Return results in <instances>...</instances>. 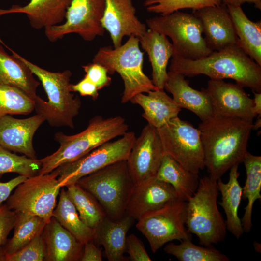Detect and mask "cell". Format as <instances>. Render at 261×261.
Masks as SVG:
<instances>
[{"instance_id":"cell-3","label":"cell","mask_w":261,"mask_h":261,"mask_svg":"<svg viewBox=\"0 0 261 261\" xmlns=\"http://www.w3.org/2000/svg\"><path fill=\"white\" fill-rule=\"evenodd\" d=\"M12 54L23 62L41 81L47 94L48 101L37 96L34 99L36 113L43 116L51 127L74 128V119L78 115L81 101L70 89L72 73L69 70L53 72L31 62L11 49L1 39Z\"/></svg>"},{"instance_id":"cell-16","label":"cell","mask_w":261,"mask_h":261,"mask_svg":"<svg viewBox=\"0 0 261 261\" xmlns=\"http://www.w3.org/2000/svg\"><path fill=\"white\" fill-rule=\"evenodd\" d=\"M102 24L109 32L114 48L122 44L125 36L139 38L147 30L136 15L132 0H105Z\"/></svg>"},{"instance_id":"cell-25","label":"cell","mask_w":261,"mask_h":261,"mask_svg":"<svg viewBox=\"0 0 261 261\" xmlns=\"http://www.w3.org/2000/svg\"><path fill=\"white\" fill-rule=\"evenodd\" d=\"M146 93H139L130 102L142 107L144 111L142 116L148 124L159 129L178 116L181 108L164 89L151 90Z\"/></svg>"},{"instance_id":"cell-28","label":"cell","mask_w":261,"mask_h":261,"mask_svg":"<svg viewBox=\"0 0 261 261\" xmlns=\"http://www.w3.org/2000/svg\"><path fill=\"white\" fill-rule=\"evenodd\" d=\"M0 84L15 87L33 100L40 82L30 70L13 55H9L0 44Z\"/></svg>"},{"instance_id":"cell-14","label":"cell","mask_w":261,"mask_h":261,"mask_svg":"<svg viewBox=\"0 0 261 261\" xmlns=\"http://www.w3.org/2000/svg\"><path fill=\"white\" fill-rule=\"evenodd\" d=\"M165 154L157 129L147 124L136 138L126 159L134 184L155 177Z\"/></svg>"},{"instance_id":"cell-41","label":"cell","mask_w":261,"mask_h":261,"mask_svg":"<svg viewBox=\"0 0 261 261\" xmlns=\"http://www.w3.org/2000/svg\"><path fill=\"white\" fill-rule=\"evenodd\" d=\"M125 252L132 261H151L152 260L147 253L143 243L134 234L126 237Z\"/></svg>"},{"instance_id":"cell-36","label":"cell","mask_w":261,"mask_h":261,"mask_svg":"<svg viewBox=\"0 0 261 261\" xmlns=\"http://www.w3.org/2000/svg\"><path fill=\"white\" fill-rule=\"evenodd\" d=\"M41 167L40 160L17 155L0 145V174L15 173L29 177L38 174Z\"/></svg>"},{"instance_id":"cell-40","label":"cell","mask_w":261,"mask_h":261,"mask_svg":"<svg viewBox=\"0 0 261 261\" xmlns=\"http://www.w3.org/2000/svg\"><path fill=\"white\" fill-rule=\"evenodd\" d=\"M17 217V213L9 208L6 203L0 206V248L5 244L14 228Z\"/></svg>"},{"instance_id":"cell-38","label":"cell","mask_w":261,"mask_h":261,"mask_svg":"<svg viewBox=\"0 0 261 261\" xmlns=\"http://www.w3.org/2000/svg\"><path fill=\"white\" fill-rule=\"evenodd\" d=\"M46 255L45 244L42 235L33 238L17 251L4 255L1 261H43Z\"/></svg>"},{"instance_id":"cell-30","label":"cell","mask_w":261,"mask_h":261,"mask_svg":"<svg viewBox=\"0 0 261 261\" xmlns=\"http://www.w3.org/2000/svg\"><path fill=\"white\" fill-rule=\"evenodd\" d=\"M242 162L246 171V180L242 188V197L247 200L245 213L241 220L244 232L248 233L252 228V213L254 203L261 200V157L247 151Z\"/></svg>"},{"instance_id":"cell-37","label":"cell","mask_w":261,"mask_h":261,"mask_svg":"<svg viewBox=\"0 0 261 261\" xmlns=\"http://www.w3.org/2000/svg\"><path fill=\"white\" fill-rule=\"evenodd\" d=\"M221 3V0H146L144 5L149 12L166 15L181 9L193 11Z\"/></svg>"},{"instance_id":"cell-31","label":"cell","mask_w":261,"mask_h":261,"mask_svg":"<svg viewBox=\"0 0 261 261\" xmlns=\"http://www.w3.org/2000/svg\"><path fill=\"white\" fill-rule=\"evenodd\" d=\"M52 217L83 244L95 239V229L88 226L81 219L67 191L63 188L61 190L59 201L53 212Z\"/></svg>"},{"instance_id":"cell-2","label":"cell","mask_w":261,"mask_h":261,"mask_svg":"<svg viewBox=\"0 0 261 261\" xmlns=\"http://www.w3.org/2000/svg\"><path fill=\"white\" fill-rule=\"evenodd\" d=\"M169 70L185 77L203 74L213 80L232 79L243 88L261 92V66L251 59L239 44L213 51L196 60L172 57Z\"/></svg>"},{"instance_id":"cell-5","label":"cell","mask_w":261,"mask_h":261,"mask_svg":"<svg viewBox=\"0 0 261 261\" xmlns=\"http://www.w3.org/2000/svg\"><path fill=\"white\" fill-rule=\"evenodd\" d=\"M219 193L218 180L204 176L199 178L196 192L187 201L186 227L205 246H213L226 237V222L217 204Z\"/></svg>"},{"instance_id":"cell-44","label":"cell","mask_w":261,"mask_h":261,"mask_svg":"<svg viewBox=\"0 0 261 261\" xmlns=\"http://www.w3.org/2000/svg\"><path fill=\"white\" fill-rule=\"evenodd\" d=\"M80 261H102L101 249L95 246L93 240L87 241L84 244L83 253Z\"/></svg>"},{"instance_id":"cell-26","label":"cell","mask_w":261,"mask_h":261,"mask_svg":"<svg viewBox=\"0 0 261 261\" xmlns=\"http://www.w3.org/2000/svg\"><path fill=\"white\" fill-rule=\"evenodd\" d=\"M239 164L230 169L229 178L227 183L220 179L218 180L219 191L221 195V202L219 204L223 208L226 216L227 230L236 238L239 239L244 231L238 210L242 198V188L238 178Z\"/></svg>"},{"instance_id":"cell-20","label":"cell","mask_w":261,"mask_h":261,"mask_svg":"<svg viewBox=\"0 0 261 261\" xmlns=\"http://www.w3.org/2000/svg\"><path fill=\"white\" fill-rule=\"evenodd\" d=\"M164 88L172 95L173 100L180 108L194 113L202 121L214 116L211 102L205 89L202 88L201 91L194 89L183 74L168 72Z\"/></svg>"},{"instance_id":"cell-12","label":"cell","mask_w":261,"mask_h":261,"mask_svg":"<svg viewBox=\"0 0 261 261\" xmlns=\"http://www.w3.org/2000/svg\"><path fill=\"white\" fill-rule=\"evenodd\" d=\"M157 129L166 154L193 173L198 174L204 168L198 129L177 116Z\"/></svg>"},{"instance_id":"cell-35","label":"cell","mask_w":261,"mask_h":261,"mask_svg":"<svg viewBox=\"0 0 261 261\" xmlns=\"http://www.w3.org/2000/svg\"><path fill=\"white\" fill-rule=\"evenodd\" d=\"M34 109V100L23 91L0 84V118L7 115H28Z\"/></svg>"},{"instance_id":"cell-4","label":"cell","mask_w":261,"mask_h":261,"mask_svg":"<svg viewBox=\"0 0 261 261\" xmlns=\"http://www.w3.org/2000/svg\"><path fill=\"white\" fill-rule=\"evenodd\" d=\"M128 130V125L120 116L104 118L97 115L90 119L87 128L78 133L68 135L57 132L54 139L59 147L40 159L38 174L50 173L63 164L74 161L103 144L122 136Z\"/></svg>"},{"instance_id":"cell-11","label":"cell","mask_w":261,"mask_h":261,"mask_svg":"<svg viewBox=\"0 0 261 261\" xmlns=\"http://www.w3.org/2000/svg\"><path fill=\"white\" fill-rule=\"evenodd\" d=\"M127 131L115 141L100 145L80 158L63 164L55 170L61 188L75 184L80 178L116 161L126 160L136 139Z\"/></svg>"},{"instance_id":"cell-45","label":"cell","mask_w":261,"mask_h":261,"mask_svg":"<svg viewBox=\"0 0 261 261\" xmlns=\"http://www.w3.org/2000/svg\"><path fill=\"white\" fill-rule=\"evenodd\" d=\"M222 3L225 5H231L241 6L242 4L247 2L253 3L255 7L259 10L261 9V0H221Z\"/></svg>"},{"instance_id":"cell-9","label":"cell","mask_w":261,"mask_h":261,"mask_svg":"<svg viewBox=\"0 0 261 261\" xmlns=\"http://www.w3.org/2000/svg\"><path fill=\"white\" fill-rule=\"evenodd\" d=\"M187 207V201L178 199L137 220L136 227L147 239L153 253L171 241L191 240L186 227Z\"/></svg>"},{"instance_id":"cell-21","label":"cell","mask_w":261,"mask_h":261,"mask_svg":"<svg viewBox=\"0 0 261 261\" xmlns=\"http://www.w3.org/2000/svg\"><path fill=\"white\" fill-rule=\"evenodd\" d=\"M72 0H30L26 5H14L8 9H0V16L12 13L24 14L30 26L44 29L63 23Z\"/></svg>"},{"instance_id":"cell-29","label":"cell","mask_w":261,"mask_h":261,"mask_svg":"<svg viewBox=\"0 0 261 261\" xmlns=\"http://www.w3.org/2000/svg\"><path fill=\"white\" fill-rule=\"evenodd\" d=\"M156 177L171 185L178 198L188 200L196 192L199 185L198 174L193 173L165 154Z\"/></svg>"},{"instance_id":"cell-43","label":"cell","mask_w":261,"mask_h":261,"mask_svg":"<svg viewBox=\"0 0 261 261\" xmlns=\"http://www.w3.org/2000/svg\"><path fill=\"white\" fill-rule=\"evenodd\" d=\"M28 177L23 175L19 176L6 182H0V206L7 201L12 191Z\"/></svg>"},{"instance_id":"cell-17","label":"cell","mask_w":261,"mask_h":261,"mask_svg":"<svg viewBox=\"0 0 261 261\" xmlns=\"http://www.w3.org/2000/svg\"><path fill=\"white\" fill-rule=\"evenodd\" d=\"M192 14L200 19L205 42L212 51L239 44L226 5L205 7L193 10Z\"/></svg>"},{"instance_id":"cell-19","label":"cell","mask_w":261,"mask_h":261,"mask_svg":"<svg viewBox=\"0 0 261 261\" xmlns=\"http://www.w3.org/2000/svg\"><path fill=\"white\" fill-rule=\"evenodd\" d=\"M44 121V117L38 114L24 119L16 118L10 115L3 116L0 118V145L9 150L37 159L33 137Z\"/></svg>"},{"instance_id":"cell-22","label":"cell","mask_w":261,"mask_h":261,"mask_svg":"<svg viewBox=\"0 0 261 261\" xmlns=\"http://www.w3.org/2000/svg\"><path fill=\"white\" fill-rule=\"evenodd\" d=\"M46 246L45 260L76 261L82 256L84 244L64 228L54 217L43 231Z\"/></svg>"},{"instance_id":"cell-8","label":"cell","mask_w":261,"mask_h":261,"mask_svg":"<svg viewBox=\"0 0 261 261\" xmlns=\"http://www.w3.org/2000/svg\"><path fill=\"white\" fill-rule=\"evenodd\" d=\"M146 23L149 29L171 38L173 48L172 57L196 60L213 52L203 36L200 19L192 13L176 11L147 19Z\"/></svg>"},{"instance_id":"cell-6","label":"cell","mask_w":261,"mask_h":261,"mask_svg":"<svg viewBox=\"0 0 261 261\" xmlns=\"http://www.w3.org/2000/svg\"><path fill=\"white\" fill-rule=\"evenodd\" d=\"M139 38L129 37L128 41L117 48L101 47L92 62L101 64L109 74L116 72L124 84L121 102L125 103L139 93L157 89L143 71L144 53L140 49Z\"/></svg>"},{"instance_id":"cell-42","label":"cell","mask_w":261,"mask_h":261,"mask_svg":"<svg viewBox=\"0 0 261 261\" xmlns=\"http://www.w3.org/2000/svg\"><path fill=\"white\" fill-rule=\"evenodd\" d=\"M70 89L71 92H78L81 96L91 97L93 100L99 96L97 87L86 76L77 84H70Z\"/></svg>"},{"instance_id":"cell-47","label":"cell","mask_w":261,"mask_h":261,"mask_svg":"<svg viewBox=\"0 0 261 261\" xmlns=\"http://www.w3.org/2000/svg\"><path fill=\"white\" fill-rule=\"evenodd\" d=\"M258 118L256 121L255 124L253 123L252 130H257L261 127V118L260 115L258 116Z\"/></svg>"},{"instance_id":"cell-1","label":"cell","mask_w":261,"mask_h":261,"mask_svg":"<svg viewBox=\"0 0 261 261\" xmlns=\"http://www.w3.org/2000/svg\"><path fill=\"white\" fill-rule=\"evenodd\" d=\"M253 122L215 115L199 125L204 165L209 175L218 180L235 164L242 162Z\"/></svg>"},{"instance_id":"cell-39","label":"cell","mask_w":261,"mask_h":261,"mask_svg":"<svg viewBox=\"0 0 261 261\" xmlns=\"http://www.w3.org/2000/svg\"><path fill=\"white\" fill-rule=\"evenodd\" d=\"M82 67L86 72L85 76L90 80L98 90L111 84L112 79L108 76L106 69L102 65L92 62Z\"/></svg>"},{"instance_id":"cell-46","label":"cell","mask_w":261,"mask_h":261,"mask_svg":"<svg viewBox=\"0 0 261 261\" xmlns=\"http://www.w3.org/2000/svg\"><path fill=\"white\" fill-rule=\"evenodd\" d=\"M252 92L254 95L253 99V112L256 116H261V92Z\"/></svg>"},{"instance_id":"cell-13","label":"cell","mask_w":261,"mask_h":261,"mask_svg":"<svg viewBox=\"0 0 261 261\" xmlns=\"http://www.w3.org/2000/svg\"><path fill=\"white\" fill-rule=\"evenodd\" d=\"M105 8V0H72L64 22L45 29V35L51 42L71 33L78 34L86 41H92L104 34L102 19Z\"/></svg>"},{"instance_id":"cell-18","label":"cell","mask_w":261,"mask_h":261,"mask_svg":"<svg viewBox=\"0 0 261 261\" xmlns=\"http://www.w3.org/2000/svg\"><path fill=\"white\" fill-rule=\"evenodd\" d=\"M178 199V195L171 185L155 176L134 185L126 213L138 220L145 214Z\"/></svg>"},{"instance_id":"cell-7","label":"cell","mask_w":261,"mask_h":261,"mask_svg":"<svg viewBox=\"0 0 261 261\" xmlns=\"http://www.w3.org/2000/svg\"><path fill=\"white\" fill-rule=\"evenodd\" d=\"M91 194L106 216L116 221L126 213L127 204L134 186L126 160L108 165L86 175L76 183Z\"/></svg>"},{"instance_id":"cell-10","label":"cell","mask_w":261,"mask_h":261,"mask_svg":"<svg viewBox=\"0 0 261 261\" xmlns=\"http://www.w3.org/2000/svg\"><path fill=\"white\" fill-rule=\"evenodd\" d=\"M55 170L28 177L19 184L7 200V205L16 213L38 216L48 223L56 207L61 187Z\"/></svg>"},{"instance_id":"cell-33","label":"cell","mask_w":261,"mask_h":261,"mask_svg":"<svg viewBox=\"0 0 261 261\" xmlns=\"http://www.w3.org/2000/svg\"><path fill=\"white\" fill-rule=\"evenodd\" d=\"M67 187V192L74 205L81 219L88 226L95 229L106 216L102 206L89 192L75 183Z\"/></svg>"},{"instance_id":"cell-15","label":"cell","mask_w":261,"mask_h":261,"mask_svg":"<svg viewBox=\"0 0 261 261\" xmlns=\"http://www.w3.org/2000/svg\"><path fill=\"white\" fill-rule=\"evenodd\" d=\"M205 89L210 97L214 115L251 122L256 116L252 110L253 99L237 83L210 79Z\"/></svg>"},{"instance_id":"cell-32","label":"cell","mask_w":261,"mask_h":261,"mask_svg":"<svg viewBox=\"0 0 261 261\" xmlns=\"http://www.w3.org/2000/svg\"><path fill=\"white\" fill-rule=\"evenodd\" d=\"M12 237L7 240L0 248V261L5 255L14 253L29 243L35 237L41 235L47 224L41 217L25 213H17Z\"/></svg>"},{"instance_id":"cell-23","label":"cell","mask_w":261,"mask_h":261,"mask_svg":"<svg viewBox=\"0 0 261 261\" xmlns=\"http://www.w3.org/2000/svg\"><path fill=\"white\" fill-rule=\"evenodd\" d=\"M134 219L126 213L121 219L116 221L105 216L95 229L94 241L103 246L108 261L124 260L127 234Z\"/></svg>"},{"instance_id":"cell-24","label":"cell","mask_w":261,"mask_h":261,"mask_svg":"<svg viewBox=\"0 0 261 261\" xmlns=\"http://www.w3.org/2000/svg\"><path fill=\"white\" fill-rule=\"evenodd\" d=\"M139 40L151 64L153 84L158 89H164L168 79L167 67L173 54L172 43L166 35L150 29H147Z\"/></svg>"},{"instance_id":"cell-34","label":"cell","mask_w":261,"mask_h":261,"mask_svg":"<svg viewBox=\"0 0 261 261\" xmlns=\"http://www.w3.org/2000/svg\"><path fill=\"white\" fill-rule=\"evenodd\" d=\"M164 251L180 261H229V258L219 250L211 247L197 246L191 240L180 241L179 244H167Z\"/></svg>"},{"instance_id":"cell-27","label":"cell","mask_w":261,"mask_h":261,"mask_svg":"<svg viewBox=\"0 0 261 261\" xmlns=\"http://www.w3.org/2000/svg\"><path fill=\"white\" fill-rule=\"evenodd\" d=\"M239 44L244 52L261 66V22L250 20L241 6L226 5Z\"/></svg>"}]
</instances>
